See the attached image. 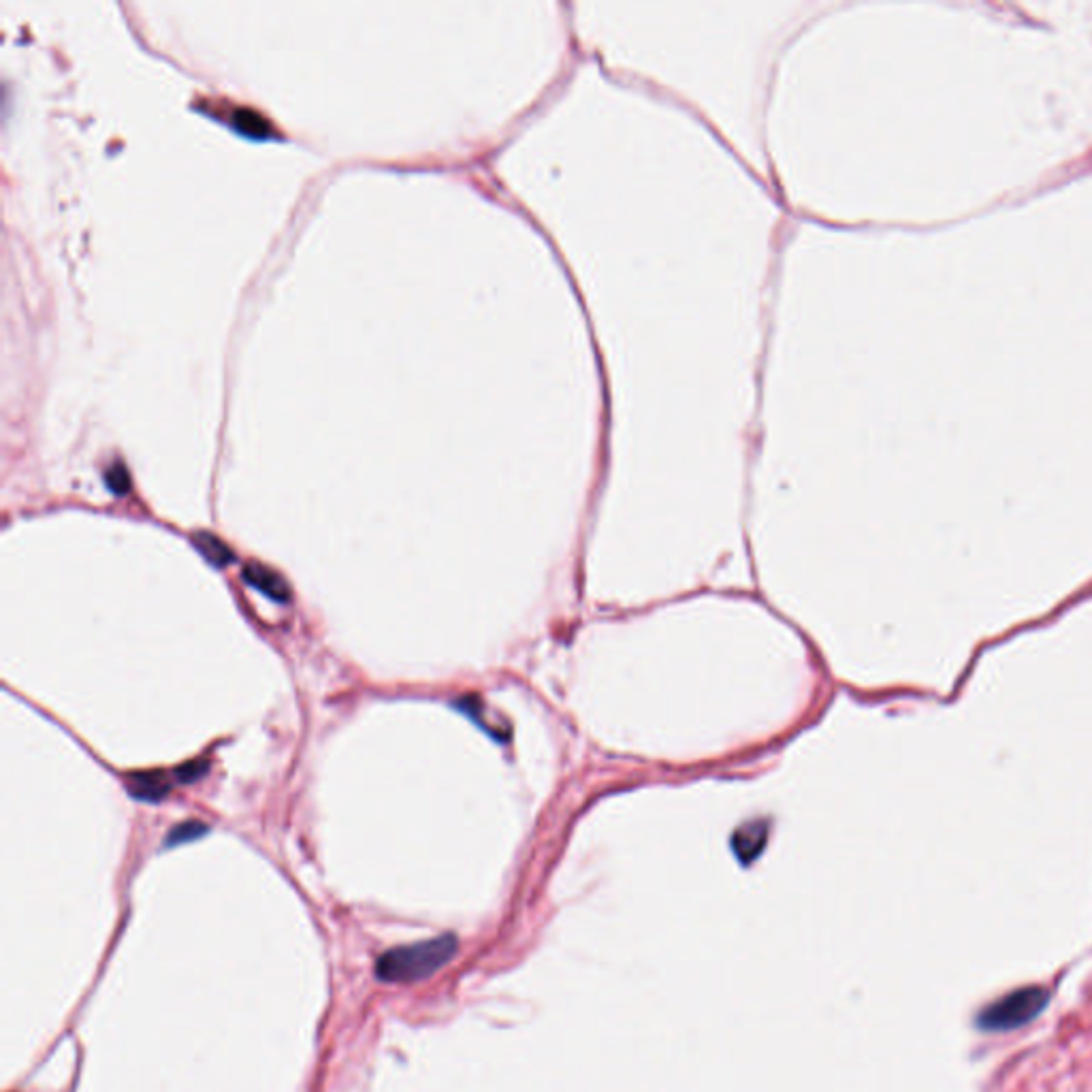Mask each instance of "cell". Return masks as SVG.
Listing matches in <instances>:
<instances>
[{
    "mask_svg": "<svg viewBox=\"0 0 1092 1092\" xmlns=\"http://www.w3.org/2000/svg\"><path fill=\"white\" fill-rule=\"evenodd\" d=\"M459 949L455 935H440L412 946L384 951L375 962V977L384 984H414L431 977L455 958Z\"/></svg>",
    "mask_w": 1092,
    "mask_h": 1092,
    "instance_id": "6da1fadb",
    "label": "cell"
},
{
    "mask_svg": "<svg viewBox=\"0 0 1092 1092\" xmlns=\"http://www.w3.org/2000/svg\"><path fill=\"white\" fill-rule=\"evenodd\" d=\"M1052 990L1046 986H1022L1001 999L988 1003L975 1013V1028L982 1033H1011L1031 1024L1046 1011L1052 1001Z\"/></svg>",
    "mask_w": 1092,
    "mask_h": 1092,
    "instance_id": "7a4b0ae2",
    "label": "cell"
},
{
    "mask_svg": "<svg viewBox=\"0 0 1092 1092\" xmlns=\"http://www.w3.org/2000/svg\"><path fill=\"white\" fill-rule=\"evenodd\" d=\"M105 479H107V485H109V489H111V491H114V493L124 495V493L129 491L131 479H129V472L124 470V466H114V468H111V470L107 472Z\"/></svg>",
    "mask_w": 1092,
    "mask_h": 1092,
    "instance_id": "9c48e42d",
    "label": "cell"
},
{
    "mask_svg": "<svg viewBox=\"0 0 1092 1092\" xmlns=\"http://www.w3.org/2000/svg\"><path fill=\"white\" fill-rule=\"evenodd\" d=\"M244 581L248 585H253L255 589H259L260 594H265L267 598L275 600V602H288L291 600V587L284 581V576L278 574L275 570L262 566V563L257 561H250L244 566Z\"/></svg>",
    "mask_w": 1092,
    "mask_h": 1092,
    "instance_id": "3957f363",
    "label": "cell"
},
{
    "mask_svg": "<svg viewBox=\"0 0 1092 1092\" xmlns=\"http://www.w3.org/2000/svg\"><path fill=\"white\" fill-rule=\"evenodd\" d=\"M193 543L201 550V555H203L207 561H211L213 566L222 568V566H229V563L233 561V550L213 534L199 532V534H195Z\"/></svg>",
    "mask_w": 1092,
    "mask_h": 1092,
    "instance_id": "5b68a950",
    "label": "cell"
},
{
    "mask_svg": "<svg viewBox=\"0 0 1092 1092\" xmlns=\"http://www.w3.org/2000/svg\"><path fill=\"white\" fill-rule=\"evenodd\" d=\"M235 120H237V129H240L246 135H250V137H262V135L269 133L267 122L262 120L260 116H257L255 111H237Z\"/></svg>",
    "mask_w": 1092,
    "mask_h": 1092,
    "instance_id": "52a82bcc",
    "label": "cell"
},
{
    "mask_svg": "<svg viewBox=\"0 0 1092 1092\" xmlns=\"http://www.w3.org/2000/svg\"><path fill=\"white\" fill-rule=\"evenodd\" d=\"M207 769H209L207 760H203V758L191 760V762H186V764H182V767L175 769V779H178L180 783H195V781L201 779V776H205Z\"/></svg>",
    "mask_w": 1092,
    "mask_h": 1092,
    "instance_id": "ba28073f",
    "label": "cell"
},
{
    "mask_svg": "<svg viewBox=\"0 0 1092 1092\" xmlns=\"http://www.w3.org/2000/svg\"><path fill=\"white\" fill-rule=\"evenodd\" d=\"M209 831L207 824L199 822V820H188L182 822L173 828V831L167 834L165 838V847H178L184 843H191V840H197L203 836Z\"/></svg>",
    "mask_w": 1092,
    "mask_h": 1092,
    "instance_id": "8992f818",
    "label": "cell"
},
{
    "mask_svg": "<svg viewBox=\"0 0 1092 1092\" xmlns=\"http://www.w3.org/2000/svg\"><path fill=\"white\" fill-rule=\"evenodd\" d=\"M129 792L133 798L158 802L171 792V779L167 773L162 771H147V773H133L129 775Z\"/></svg>",
    "mask_w": 1092,
    "mask_h": 1092,
    "instance_id": "277c9868",
    "label": "cell"
}]
</instances>
